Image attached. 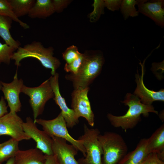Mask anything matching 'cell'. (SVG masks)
Masks as SVG:
<instances>
[{"instance_id": "cell-34", "label": "cell", "mask_w": 164, "mask_h": 164, "mask_svg": "<svg viewBox=\"0 0 164 164\" xmlns=\"http://www.w3.org/2000/svg\"><path fill=\"white\" fill-rule=\"evenodd\" d=\"M5 164H16L14 157H11L8 160Z\"/></svg>"}, {"instance_id": "cell-31", "label": "cell", "mask_w": 164, "mask_h": 164, "mask_svg": "<svg viewBox=\"0 0 164 164\" xmlns=\"http://www.w3.org/2000/svg\"><path fill=\"white\" fill-rule=\"evenodd\" d=\"M55 12H61L70 3V1L64 0H52Z\"/></svg>"}, {"instance_id": "cell-24", "label": "cell", "mask_w": 164, "mask_h": 164, "mask_svg": "<svg viewBox=\"0 0 164 164\" xmlns=\"http://www.w3.org/2000/svg\"><path fill=\"white\" fill-rule=\"evenodd\" d=\"M0 15L9 17L18 22L23 29H28L29 26L17 18L14 14L8 0H0Z\"/></svg>"}, {"instance_id": "cell-27", "label": "cell", "mask_w": 164, "mask_h": 164, "mask_svg": "<svg viewBox=\"0 0 164 164\" xmlns=\"http://www.w3.org/2000/svg\"><path fill=\"white\" fill-rule=\"evenodd\" d=\"M84 56V53H80L75 60L70 63H66L64 67V70L72 74H76L81 65Z\"/></svg>"}, {"instance_id": "cell-15", "label": "cell", "mask_w": 164, "mask_h": 164, "mask_svg": "<svg viewBox=\"0 0 164 164\" xmlns=\"http://www.w3.org/2000/svg\"><path fill=\"white\" fill-rule=\"evenodd\" d=\"M138 12L153 20L158 26H164V1L138 0Z\"/></svg>"}, {"instance_id": "cell-11", "label": "cell", "mask_w": 164, "mask_h": 164, "mask_svg": "<svg viewBox=\"0 0 164 164\" xmlns=\"http://www.w3.org/2000/svg\"><path fill=\"white\" fill-rule=\"evenodd\" d=\"M2 91L4 98L7 101L10 112L17 113L21 110L22 104L19 97L22 88L24 85L22 80L19 79L17 70L14 77L13 81L10 83L1 81Z\"/></svg>"}, {"instance_id": "cell-4", "label": "cell", "mask_w": 164, "mask_h": 164, "mask_svg": "<svg viewBox=\"0 0 164 164\" xmlns=\"http://www.w3.org/2000/svg\"><path fill=\"white\" fill-rule=\"evenodd\" d=\"M98 139L103 151L102 164H118L127 153V144L118 133L106 132L100 134Z\"/></svg>"}, {"instance_id": "cell-32", "label": "cell", "mask_w": 164, "mask_h": 164, "mask_svg": "<svg viewBox=\"0 0 164 164\" xmlns=\"http://www.w3.org/2000/svg\"><path fill=\"white\" fill-rule=\"evenodd\" d=\"M7 108L5 100L2 96L0 100V118L8 113Z\"/></svg>"}, {"instance_id": "cell-7", "label": "cell", "mask_w": 164, "mask_h": 164, "mask_svg": "<svg viewBox=\"0 0 164 164\" xmlns=\"http://www.w3.org/2000/svg\"><path fill=\"white\" fill-rule=\"evenodd\" d=\"M21 92L30 98L29 102L32 111L34 121L43 113L46 102L54 97L49 79L36 87H29L24 85Z\"/></svg>"}, {"instance_id": "cell-26", "label": "cell", "mask_w": 164, "mask_h": 164, "mask_svg": "<svg viewBox=\"0 0 164 164\" xmlns=\"http://www.w3.org/2000/svg\"><path fill=\"white\" fill-rule=\"evenodd\" d=\"M94 9L89 15L90 20L92 22L97 21L100 16L104 13L105 7L104 0H95L92 4Z\"/></svg>"}, {"instance_id": "cell-23", "label": "cell", "mask_w": 164, "mask_h": 164, "mask_svg": "<svg viewBox=\"0 0 164 164\" xmlns=\"http://www.w3.org/2000/svg\"><path fill=\"white\" fill-rule=\"evenodd\" d=\"M138 0H123L120 7V10L124 19L129 17H135L138 16L139 12L135 7Z\"/></svg>"}, {"instance_id": "cell-13", "label": "cell", "mask_w": 164, "mask_h": 164, "mask_svg": "<svg viewBox=\"0 0 164 164\" xmlns=\"http://www.w3.org/2000/svg\"><path fill=\"white\" fill-rule=\"evenodd\" d=\"M53 140L52 150L59 164H78L75 159L78 150L73 145L67 143L64 139L51 137Z\"/></svg>"}, {"instance_id": "cell-30", "label": "cell", "mask_w": 164, "mask_h": 164, "mask_svg": "<svg viewBox=\"0 0 164 164\" xmlns=\"http://www.w3.org/2000/svg\"><path fill=\"white\" fill-rule=\"evenodd\" d=\"M105 7L109 10L114 11L120 9L122 0H104Z\"/></svg>"}, {"instance_id": "cell-16", "label": "cell", "mask_w": 164, "mask_h": 164, "mask_svg": "<svg viewBox=\"0 0 164 164\" xmlns=\"http://www.w3.org/2000/svg\"><path fill=\"white\" fill-rule=\"evenodd\" d=\"M46 155L37 148L19 150L14 158L16 164H45Z\"/></svg>"}, {"instance_id": "cell-8", "label": "cell", "mask_w": 164, "mask_h": 164, "mask_svg": "<svg viewBox=\"0 0 164 164\" xmlns=\"http://www.w3.org/2000/svg\"><path fill=\"white\" fill-rule=\"evenodd\" d=\"M89 89V87L74 89L71 94V107L78 118L84 117L89 125L93 127L94 114L87 95Z\"/></svg>"}, {"instance_id": "cell-29", "label": "cell", "mask_w": 164, "mask_h": 164, "mask_svg": "<svg viewBox=\"0 0 164 164\" xmlns=\"http://www.w3.org/2000/svg\"><path fill=\"white\" fill-rule=\"evenodd\" d=\"M141 164H164V162L161 160L155 152L149 153Z\"/></svg>"}, {"instance_id": "cell-9", "label": "cell", "mask_w": 164, "mask_h": 164, "mask_svg": "<svg viewBox=\"0 0 164 164\" xmlns=\"http://www.w3.org/2000/svg\"><path fill=\"white\" fill-rule=\"evenodd\" d=\"M23 122L16 113L10 111L0 118V136L9 135L19 142L30 139L23 131Z\"/></svg>"}, {"instance_id": "cell-25", "label": "cell", "mask_w": 164, "mask_h": 164, "mask_svg": "<svg viewBox=\"0 0 164 164\" xmlns=\"http://www.w3.org/2000/svg\"><path fill=\"white\" fill-rule=\"evenodd\" d=\"M16 50L6 43L0 41V63H3L9 65L12 55Z\"/></svg>"}, {"instance_id": "cell-35", "label": "cell", "mask_w": 164, "mask_h": 164, "mask_svg": "<svg viewBox=\"0 0 164 164\" xmlns=\"http://www.w3.org/2000/svg\"><path fill=\"white\" fill-rule=\"evenodd\" d=\"M2 84L1 81H0V90H2Z\"/></svg>"}, {"instance_id": "cell-6", "label": "cell", "mask_w": 164, "mask_h": 164, "mask_svg": "<svg viewBox=\"0 0 164 164\" xmlns=\"http://www.w3.org/2000/svg\"><path fill=\"white\" fill-rule=\"evenodd\" d=\"M84 130V134L78 139L83 142L86 155L78 159V164H102L103 151L98 139L100 131L97 128H89L85 124Z\"/></svg>"}, {"instance_id": "cell-18", "label": "cell", "mask_w": 164, "mask_h": 164, "mask_svg": "<svg viewBox=\"0 0 164 164\" xmlns=\"http://www.w3.org/2000/svg\"><path fill=\"white\" fill-rule=\"evenodd\" d=\"M147 138L141 139L135 149L127 153L118 164H141L148 155Z\"/></svg>"}, {"instance_id": "cell-17", "label": "cell", "mask_w": 164, "mask_h": 164, "mask_svg": "<svg viewBox=\"0 0 164 164\" xmlns=\"http://www.w3.org/2000/svg\"><path fill=\"white\" fill-rule=\"evenodd\" d=\"M146 149L149 154L156 153L158 157L164 161V124L157 128L147 138Z\"/></svg>"}, {"instance_id": "cell-22", "label": "cell", "mask_w": 164, "mask_h": 164, "mask_svg": "<svg viewBox=\"0 0 164 164\" xmlns=\"http://www.w3.org/2000/svg\"><path fill=\"white\" fill-rule=\"evenodd\" d=\"M12 11L18 18L28 14L35 0H8Z\"/></svg>"}, {"instance_id": "cell-1", "label": "cell", "mask_w": 164, "mask_h": 164, "mask_svg": "<svg viewBox=\"0 0 164 164\" xmlns=\"http://www.w3.org/2000/svg\"><path fill=\"white\" fill-rule=\"evenodd\" d=\"M128 107L124 115L117 116L109 113L107 117L111 125L115 128H120L126 131L135 128L141 120V115L148 117L149 113L158 114L152 105L142 103L139 98L134 94L127 93L124 100L121 102Z\"/></svg>"}, {"instance_id": "cell-2", "label": "cell", "mask_w": 164, "mask_h": 164, "mask_svg": "<svg viewBox=\"0 0 164 164\" xmlns=\"http://www.w3.org/2000/svg\"><path fill=\"white\" fill-rule=\"evenodd\" d=\"M104 62L103 54L100 51L90 54L84 53L83 62L77 73L75 74H67L65 78L72 82L74 89L89 87L100 74Z\"/></svg>"}, {"instance_id": "cell-10", "label": "cell", "mask_w": 164, "mask_h": 164, "mask_svg": "<svg viewBox=\"0 0 164 164\" xmlns=\"http://www.w3.org/2000/svg\"><path fill=\"white\" fill-rule=\"evenodd\" d=\"M22 127L26 134L36 142V148L46 155H53L52 138L45 131L39 130L30 117L26 118V121L23 123Z\"/></svg>"}, {"instance_id": "cell-12", "label": "cell", "mask_w": 164, "mask_h": 164, "mask_svg": "<svg viewBox=\"0 0 164 164\" xmlns=\"http://www.w3.org/2000/svg\"><path fill=\"white\" fill-rule=\"evenodd\" d=\"M59 74L56 73L49 79L54 94L53 100L61 110L67 127L71 128L78 123L79 118L73 110L68 107L65 99L61 95L59 89Z\"/></svg>"}, {"instance_id": "cell-14", "label": "cell", "mask_w": 164, "mask_h": 164, "mask_svg": "<svg viewBox=\"0 0 164 164\" xmlns=\"http://www.w3.org/2000/svg\"><path fill=\"white\" fill-rule=\"evenodd\" d=\"M144 63H140L142 67V73L138 72L135 75V81L137 87L134 93V94L138 97L141 102L145 105H151L155 101H164V90L162 89L157 91L151 90L145 85L143 78L144 74Z\"/></svg>"}, {"instance_id": "cell-28", "label": "cell", "mask_w": 164, "mask_h": 164, "mask_svg": "<svg viewBox=\"0 0 164 164\" xmlns=\"http://www.w3.org/2000/svg\"><path fill=\"white\" fill-rule=\"evenodd\" d=\"M80 53L77 47L72 45L67 48L62 53V57L66 63H69L76 59Z\"/></svg>"}, {"instance_id": "cell-21", "label": "cell", "mask_w": 164, "mask_h": 164, "mask_svg": "<svg viewBox=\"0 0 164 164\" xmlns=\"http://www.w3.org/2000/svg\"><path fill=\"white\" fill-rule=\"evenodd\" d=\"M19 142L12 138L0 144V164L15 157L19 150Z\"/></svg>"}, {"instance_id": "cell-33", "label": "cell", "mask_w": 164, "mask_h": 164, "mask_svg": "<svg viewBox=\"0 0 164 164\" xmlns=\"http://www.w3.org/2000/svg\"><path fill=\"white\" fill-rule=\"evenodd\" d=\"M45 164H59L56 156L54 155H47Z\"/></svg>"}, {"instance_id": "cell-19", "label": "cell", "mask_w": 164, "mask_h": 164, "mask_svg": "<svg viewBox=\"0 0 164 164\" xmlns=\"http://www.w3.org/2000/svg\"><path fill=\"white\" fill-rule=\"evenodd\" d=\"M54 12L52 0H36L28 15L32 19H43L49 16Z\"/></svg>"}, {"instance_id": "cell-5", "label": "cell", "mask_w": 164, "mask_h": 164, "mask_svg": "<svg viewBox=\"0 0 164 164\" xmlns=\"http://www.w3.org/2000/svg\"><path fill=\"white\" fill-rule=\"evenodd\" d=\"M34 122L41 126L43 131L51 138L55 137L64 139L74 146L78 151L80 152L84 157L86 156V151L83 142L74 138L70 135L61 112L53 119L46 120L37 118Z\"/></svg>"}, {"instance_id": "cell-20", "label": "cell", "mask_w": 164, "mask_h": 164, "mask_svg": "<svg viewBox=\"0 0 164 164\" xmlns=\"http://www.w3.org/2000/svg\"><path fill=\"white\" fill-rule=\"evenodd\" d=\"M12 21L9 17L0 15V36L5 43L17 50L21 43L18 41L14 39L10 33V30Z\"/></svg>"}, {"instance_id": "cell-3", "label": "cell", "mask_w": 164, "mask_h": 164, "mask_svg": "<svg viewBox=\"0 0 164 164\" xmlns=\"http://www.w3.org/2000/svg\"><path fill=\"white\" fill-rule=\"evenodd\" d=\"M17 50L14 52L11 60L15 61V64L17 67L21 66L20 62L23 59L35 58L44 67L51 69V73L53 76L56 73V70L61 64L59 60L53 56V47L45 48L40 42L34 41L23 47L20 46Z\"/></svg>"}]
</instances>
